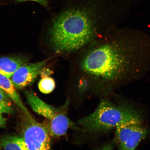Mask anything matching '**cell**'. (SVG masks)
Masks as SVG:
<instances>
[{"mask_svg": "<svg viewBox=\"0 0 150 150\" xmlns=\"http://www.w3.org/2000/svg\"></svg>", "mask_w": 150, "mask_h": 150, "instance_id": "cell-16", "label": "cell"}, {"mask_svg": "<svg viewBox=\"0 0 150 150\" xmlns=\"http://www.w3.org/2000/svg\"><path fill=\"white\" fill-rule=\"evenodd\" d=\"M29 60L25 56H9L0 58V74L10 78L13 74Z\"/></svg>", "mask_w": 150, "mask_h": 150, "instance_id": "cell-8", "label": "cell"}, {"mask_svg": "<svg viewBox=\"0 0 150 150\" xmlns=\"http://www.w3.org/2000/svg\"><path fill=\"white\" fill-rule=\"evenodd\" d=\"M6 123V119L3 117L2 114H0V127H3Z\"/></svg>", "mask_w": 150, "mask_h": 150, "instance_id": "cell-15", "label": "cell"}, {"mask_svg": "<svg viewBox=\"0 0 150 150\" xmlns=\"http://www.w3.org/2000/svg\"><path fill=\"white\" fill-rule=\"evenodd\" d=\"M140 117L134 108L117 106L103 99L94 112L79 120L77 125L83 132L97 134L108 132L123 124L138 121Z\"/></svg>", "mask_w": 150, "mask_h": 150, "instance_id": "cell-3", "label": "cell"}, {"mask_svg": "<svg viewBox=\"0 0 150 150\" xmlns=\"http://www.w3.org/2000/svg\"><path fill=\"white\" fill-rule=\"evenodd\" d=\"M53 71L50 70V69L46 68V67H45L43 69L40 75H41L42 78L48 76H50V75L53 74Z\"/></svg>", "mask_w": 150, "mask_h": 150, "instance_id": "cell-13", "label": "cell"}, {"mask_svg": "<svg viewBox=\"0 0 150 150\" xmlns=\"http://www.w3.org/2000/svg\"><path fill=\"white\" fill-rule=\"evenodd\" d=\"M51 59L35 63H27L21 67L10 78L15 88H23L33 84Z\"/></svg>", "mask_w": 150, "mask_h": 150, "instance_id": "cell-7", "label": "cell"}, {"mask_svg": "<svg viewBox=\"0 0 150 150\" xmlns=\"http://www.w3.org/2000/svg\"><path fill=\"white\" fill-rule=\"evenodd\" d=\"M25 95L32 109L49 121L52 138H59L64 135L69 128L74 126V123L67 117L65 107L59 108L47 104L32 90L26 91Z\"/></svg>", "mask_w": 150, "mask_h": 150, "instance_id": "cell-4", "label": "cell"}, {"mask_svg": "<svg viewBox=\"0 0 150 150\" xmlns=\"http://www.w3.org/2000/svg\"><path fill=\"white\" fill-rule=\"evenodd\" d=\"M142 123H127L116 127L115 140L119 149H135L141 142L145 139L147 130L142 125Z\"/></svg>", "mask_w": 150, "mask_h": 150, "instance_id": "cell-6", "label": "cell"}, {"mask_svg": "<svg viewBox=\"0 0 150 150\" xmlns=\"http://www.w3.org/2000/svg\"><path fill=\"white\" fill-rule=\"evenodd\" d=\"M0 145L5 150H28L22 136L5 137L1 140Z\"/></svg>", "mask_w": 150, "mask_h": 150, "instance_id": "cell-10", "label": "cell"}, {"mask_svg": "<svg viewBox=\"0 0 150 150\" xmlns=\"http://www.w3.org/2000/svg\"><path fill=\"white\" fill-rule=\"evenodd\" d=\"M11 100L3 89L0 88V114H11L13 112Z\"/></svg>", "mask_w": 150, "mask_h": 150, "instance_id": "cell-11", "label": "cell"}, {"mask_svg": "<svg viewBox=\"0 0 150 150\" xmlns=\"http://www.w3.org/2000/svg\"><path fill=\"white\" fill-rule=\"evenodd\" d=\"M117 45L106 37L73 56L72 72L82 84L102 88L119 80L125 72Z\"/></svg>", "mask_w": 150, "mask_h": 150, "instance_id": "cell-2", "label": "cell"}, {"mask_svg": "<svg viewBox=\"0 0 150 150\" xmlns=\"http://www.w3.org/2000/svg\"><path fill=\"white\" fill-rule=\"evenodd\" d=\"M25 117L22 128V137L28 150L51 149L52 137L49 121L39 122L32 117L25 116Z\"/></svg>", "mask_w": 150, "mask_h": 150, "instance_id": "cell-5", "label": "cell"}, {"mask_svg": "<svg viewBox=\"0 0 150 150\" xmlns=\"http://www.w3.org/2000/svg\"><path fill=\"white\" fill-rule=\"evenodd\" d=\"M102 0H70L50 21L46 42L53 57H71L104 37Z\"/></svg>", "mask_w": 150, "mask_h": 150, "instance_id": "cell-1", "label": "cell"}, {"mask_svg": "<svg viewBox=\"0 0 150 150\" xmlns=\"http://www.w3.org/2000/svg\"><path fill=\"white\" fill-rule=\"evenodd\" d=\"M18 1H32L36 2L46 7L48 5V0H17Z\"/></svg>", "mask_w": 150, "mask_h": 150, "instance_id": "cell-14", "label": "cell"}, {"mask_svg": "<svg viewBox=\"0 0 150 150\" xmlns=\"http://www.w3.org/2000/svg\"><path fill=\"white\" fill-rule=\"evenodd\" d=\"M55 87V83L54 80L48 76L42 78L38 84L39 91L45 94L52 93Z\"/></svg>", "mask_w": 150, "mask_h": 150, "instance_id": "cell-12", "label": "cell"}, {"mask_svg": "<svg viewBox=\"0 0 150 150\" xmlns=\"http://www.w3.org/2000/svg\"><path fill=\"white\" fill-rule=\"evenodd\" d=\"M0 88L10 97L18 107L25 115L28 117L32 116L24 105L20 98L19 95L16 91L10 78L0 74Z\"/></svg>", "mask_w": 150, "mask_h": 150, "instance_id": "cell-9", "label": "cell"}]
</instances>
